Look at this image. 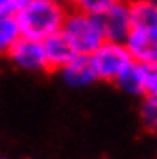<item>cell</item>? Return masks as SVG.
Listing matches in <instances>:
<instances>
[{"label": "cell", "instance_id": "6da1fadb", "mask_svg": "<svg viewBox=\"0 0 157 159\" xmlns=\"http://www.w3.org/2000/svg\"><path fill=\"white\" fill-rule=\"evenodd\" d=\"M130 12L127 48L138 63H157V0H134Z\"/></svg>", "mask_w": 157, "mask_h": 159}, {"label": "cell", "instance_id": "7a4b0ae2", "mask_svg": "<svg viewBox=\"0 0 157 159\" xmlns=\"http://www.w3.org/2000/svg\"><path fill=\"white\" fill-rule=\"evenodd\" d=\"M65 6L67 4L60 0H31L16 14L21 35L46 40L48 37L60 33L67 17Z\"/></svg>", "mask_w": 157, "mask_h": 159}, {"label": "cell", "instance_id": "3957f363", "mask_svg": "<svg viewBox=\"0 0 157 159\" xmlns=\"http://www.w3.org/2000/svg\"><path fill=\"white\" fill-rule=\"evenodd\" d=\"M61 31L71 40L77 54L90 56L107 40L102 17L96 16V14L83 12L78 8L67 12V17H65V23H63Z\"/></svg>", "mask_w": 157, "mask_h": 159}, {"label": "cell", "instance_id": "277c9868", "mask_svg": "<svg viewBox=\"0 0 157 159\" xmlns=\"http://www.w3.org/2000/svg\"><path fill=\"white\" fill-rule=\"evenodd\" d=\"M90 58L98 73V79L100 81H111V83H115V79L128 65L136 61L132 58L130 50L127 48V44L117 40H105L96 52L90 54Z\"/></svg>", "mask_w": 157, "mask_h": 159}, {"label": "cell", "instance_id": "5b68a950", "mask_svg": "<svg viewBox=\"0 0 157 159\" xmlns=\"http://www.w3.org/2000/svg\"><path fill=\"white\" fill-rule=\"evenodd\" d=\"M8 60L12 61L17 69L29 71V73H40L50 69L46 60V50H44V40L29 39L21 35L16 44L8 52Z\"/></svg>", "mask_w": 157, "mask_h": 159}, {"label": "cell", "instance_id": "8992f818", "mask_svg": "<svg viewBox=\"0 0 157 159\" xmlns=\"http://www.w3.org/2000/svg\"><path fill=\"white\" fill-rule=\"evenodd\" d=\"M60 75L63 79V83L71 88H84L100 81L98 73L94 69L92 58L86 54H77L69 63H65L60 69Z\"/></svg>", "mask_w": 157, "mask_h": 159}, {"label": "cell", "instance_id": "52a82bcc", "mask_svg": "<svg viewBox=\"0 0 157 159\" xmlns=\"http://www.w3.org/2000/svg\"><path fill=\"white\" fill-rule=\"evenodd\" d=\"M100 17H102L107 40H117V42L127 40L128 33H130V23H132V12H130L128 2H121L113 6Z\"/></svg>", "mask_w": 157, "mask_h": 159}, {"label": "cell", "instance_id": "ba28073f", "mask_svg": "<svg viewBox=\"0 0 157 159\" xmlns=\"http://www.w3.org/2000/svg\"><path fill=\"white\" fill-rule=\"evenodd\" d=\"M44 50H46L48 67L50 69H58V71L77 56V50L73 48L71 40L63 35V31L56 33V35L44 40Z\"/></svg>", "mask_w": 157, "mask_h": 159}, {"label": "cell", "instance_id": "9c48e42d", "mask_svg": "<svg viewBox=\"0 0 157 159\" xmlns=\"http://www.w3.org/2000/svg\"><path fill=\"white\" fill-rule=\"evenodd\" d=\"M115 84L119 90L130 96H144V73H142V63L134 61L128 65L117 79Z\"/></svg>", "mask_w": 157, "mask_h": 159}, {"label": "cell", "instance_id": "30bf717a", "mask_svg": "<svg viewBox=\"0 0 157 159\" xmlns=\"http://www.w3.org/2000/svg\"><path fill=\"white\" fill-rule=\"evenodd\" d=\"M21 37L16 16H0V58L8 56L10 48Z\"/></svg>", "mask_w": 157, "mask_h": 159}, {"label": "cell", "instance_id": "8fae6325", "mask_svg": "<svg viewBox=\"0 0 157 159\" xmlns=\"http://www.w3.org/2000/svg\"><path fill=\"white\" fill-rule=\"evenodd\" d=\"M140 119L146 125V129L155 130L157 127V96L146 94L140 104Z\"/></svg>", "mask_w": 157, "mask_h": 159}, {"label": "cell", "instance_id": "7c38bea8", "mask_svg": "<svg viewBox=\"0 0 157 159\" xmlns=\"http://www.w3.org/2000/svg\"><path fill=\"white\" fill-rule=\"evenodd\" d=\"M121 2H127V0H75L73 4H75V8L83 10V12L102 16L107 10H111L113 6H117Z\"/></svg>", "mask_w": 157, "mask_h": 159}, {"label": "cell", "instance_id": "4fadbf2b", "mask_svg": "<svg viewBox=\"0 0 157 159\" xmlns=\"http://www.w3.org/2000/svg\"><path fill=\"white\" fill-rule=\"evenodd\" d=\"M144 73V96H157V63H142Z\"/></svg>", "mask_w": 157, "mask_h": 159}, {"label": "cell", "instance_id": "5bb4252c", "mask_svg": "<svg viewBox=\"0 0 157 159\" xmlns=\"http://www.w3.org/2000/svg\"><path fill=\"white\" fill-rule=\"evenodd\" d=\"M31 0H0V16H16Z\"/></svg>", "mask_w": 157, "mask_h": 159}, {"label": "cell", "instance_id": "9a60e30c", "mask_svg": "<svg viewBox=\"0 0 157 159\" xmlns=\"http://www.w3.org/2000/svg\"><path fill=\"white\" fill-rule=\"evenodd\" d=\"M60 2H63V4H73L75 0H60Z\"/></svg>", "mask_w": 157, "mask_h": 159}, {"label": "cell", "instance_id": "2e32d148", "mask_svg": "<svg viewBox=\"0 0 157 159\" xmlns=\"http://www.w3.org/2000/svg\"><path fill=\"white\" fill-rule=\"evenodd\" d=\"M153 132H155V134H157V127H155V130H153Z\"/></svg>", "mask_w": 157, "mask_h": 159}, {"label": "cell", "instance_id": "e0dca14e", "mask_svg": "<svg viewBox=\"0 0 157 159\" xmlns=\"http://www.w3.org/2000/svg\"><path fill=\"white\" fill-rule=\"evenodd\" d=\"M0 159H4V157H0Z\"/></svg>", "mask_w": 157, "mask_h": 159}]
</instances>
